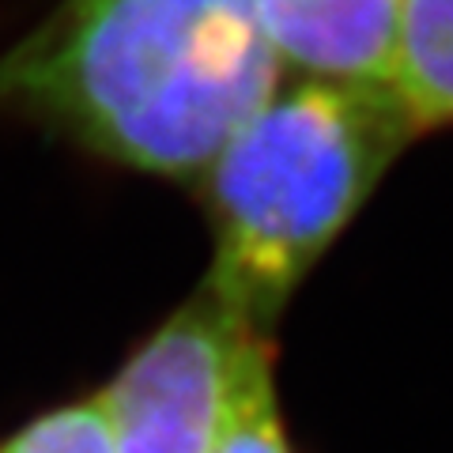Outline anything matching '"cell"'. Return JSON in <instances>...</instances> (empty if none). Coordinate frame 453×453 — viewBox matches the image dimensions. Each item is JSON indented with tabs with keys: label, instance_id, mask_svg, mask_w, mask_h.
<instances>
[{
	"label": "cell",
	"instance_id": "cell-4",
	"mask_svg": "<svg viewBox=\"0 0 453 453\" xmlns=\"http://www.w3.org/2000/svg\"><path fill=\"white\" fill-rule=\"evenodd\" d=\"M404 0H253L283 73L389 88Z\"/></svg>",
	"mask_w": 453,
	"mask_h": 453
},
{
	"label": "cell",
	"instance_id": "cell-5",
	"mask_svg": "<svg viewBox=\"0 0 453 453\" xmlns=\"http://www.w3.org/2000/svg\"><path fill=\"white\" fill-rule=\"evenodd\" d=\"M389 88L419 133L453 125V0L401 4Z\"/></svg>",
	"mask_w": 453,
	"mask_h": 453
},
{
	"label": "cell",
	"instance_id": "cell-7",
	"mask_svg": "<svg viewBox=\"0 0 453 453\" xmlns=\"http://www.w3.org/2000/svg\"><path fill=\"white\" fill-rule=\"evenodd\" d=\"M0 453H113L98 393L23 423L16 434L0 442Z\"/></svg>",
	"mask_w": 453,
	"mask_h": 453
},
{
	"label": "cell",
	"instance_id": "cell-6",
	"mask_svg": "<svg viewBox=\"0 0 453 453\" xmlns=\"http://www.w3.org/2000/svg\"><path fill=\"white\" fill-rule=\"evenodd\" d=\"M216 453H291L276 396V348L268 336L253 340L246 351Z\"/></svg>",
	"mask_w": 453,
	"mask_h": 453
},
{
	"label": "cell",
	"instance_id": "cell-2",
	"mask_svg": "<svg viewBox=\"0 0 453 453\" xmlns=\"http://www.w3.org/2000/svg\"><path fill=\"white\" fill-rule=\"evenodd\" d=\"M416 136L393 88L280 80L196 178L211 226L201 288L250 333L273 336L303 280Z\"/></svg>",
	"mask_w": 453,
	"mask_h": 453
},
{
	"label": "cell",
	"instance_id": "cell-1",
	"mask_svg": "<svg viewBox=\"0 0 453 453\" xmlns=\"http://www.w3.org/2000/svg\"><path fill=\"white\" fill-rule=\"evenodd\" d=\"M280 80L253 0H57L0 50V118L196 181Z\"/></svg>",
	"mask_w": 453,
	"mask_h": 453
},
{
	"label": "cell",
	"instance_id": "cell-3",
	"mask_svg": "<svg viewBox=\"0 0 453 453\" xmlns=\"http://www.w3.org/2000/svg\"><path fill=\"white\" fill-rule=\"evenodd\" d=\"M253 340L261 336L196 288L98 393L113 453H216Z\"/></svg>",
	"mask_w": 453,
	"mask_h": 453
}]
</instances>
